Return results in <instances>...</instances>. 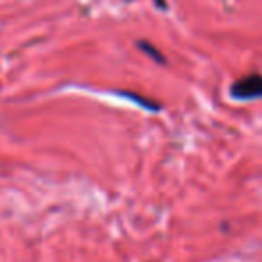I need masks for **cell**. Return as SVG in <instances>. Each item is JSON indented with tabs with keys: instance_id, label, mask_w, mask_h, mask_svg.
<instances>
[{
	"instance_id": "1",
	"label": "cell",
	"mask_w": 262,
	"mask_h": 262,
	"mask_svg": "<svg viewBox=\"0 0 262 262\" xmlns=\"http://www.w3.org/2000/svg\"><path fill=\"white\" fill-rule=\"evenodd\" d=\"M230 94L237 101H255L262 99V76L260 74H250L237 79L230 88Z\"/></svg>"
},
{
	"instance_id": "2",
	"label": "cell",
	"mask_w": 262,
	"mask_h": 262,
	"mask_svg": "<svg viewBox=\"0 0 262 262\" xmlns=\"http://www.w3.org/2000/svg\"><path fill=\"white\" fill-rule=\"evenodd\" d=\"M139 47L142 49V51L146 52L149 58H153L155 61H158V63H164L165 61V58L162 56V52L158 51V49H155L151 43H147V41H139Z\"/></svg>"
},
{
	"instance_id": "3",
	"label": "cell",
	"mask_w": 262,
	"mask_h": 262,
	"mask_svg": "<svg viewBox=\"0 0 262 262\" xmlns=\"http://www.w3.org/2000/svg\"><path fill=\"white\" fill-rule=\"evenodd\" d=\"M155 4H157L160 9H165V8H167V6H165V0H155Z\"/></svg>"
}]
</instances>
